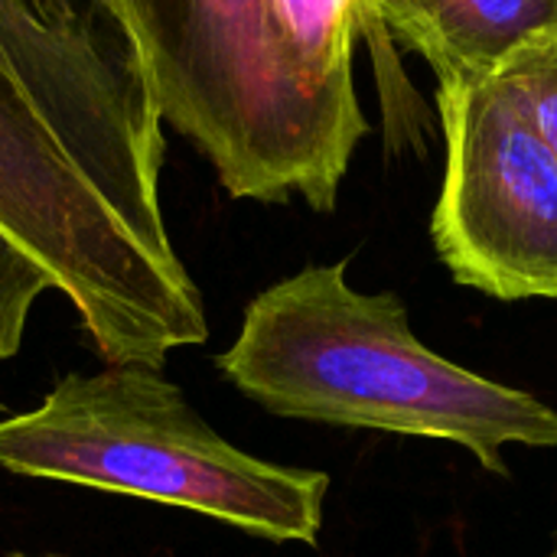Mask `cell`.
Here are the masks:
<instances>
[{
  "mask_svg": "<svg viewBox=\"0 0 557 557\" xmlns=\"http://www.w3.org/2000/svg\"><path fill=\"white\" fill-rule=\"evenodd\" d=\"M219 369L271 414L454 441L496 476L509 444L557 447V411L428 349L405 304L356 290L343 261L258 294Z\"/></svg>",
  "mask_w": 557,
  "mask_h": 557,
  "instance_id": "6da1fadb",
  "label": "cell"
},
{
  "mask_svg": "<svg viewBox=\"0 0 557 557\" xmlns=\"http://www.w3.org/2000/svg\"><path fill=\"white\" fill-rule=\"evenodd\" d=\"M160 121L189 137L235 199L336 206L369 117L300 69L271 0H114Z\"/></svg>",
  "mask_w": 557,
  "mask_h": 557,
  "instance_id": "7a4b0ae2",
  "label": "cell"
},
{
  "mask_svg": "<svg viewBox=\"0 0 557 557\" xmlns=\"http://www.w3.org/2000/svg\"><path fill=\"white\" fill-rule=\"evenodd\" d=\"M0 467L193 509L268 542L317 545L330 476L222 441L160 369L65 375L36 411L0 421Z\"/></svg>",
  "mask_w": 557,
  "mask_h": 557,
  "instance_id": "3957f363",
  "label": "cell"
},
{
  "mask_svg": "<svg viewBox=\"0 0 557 557\" xmlns=\"http://www.w3.org/2000/svg\"><path fill=\"white\" fill-rule=\"evenodd\" d=\"M0 228L72 300L104 366L160 369L170 349L206 343V310L180 258L153 255L124 225L3 65Z\"/></svg>",
  "mask_w": 557,
  "mask_h": 557,
  "instance_id": "277c9868",
  "label": "cell"
},
{
  "mask_svg": "<svg viewBox=\"0 0 557 557\" xmlns=\"http://www.w3.org/2000/svg\"><path fill=\"white\" fill-rule=\"evenodd\" d=\"M0 65L124 225L176 258L160 212L163 121L114 0H0Z\"/></svg>",
  "mask_w": 557,
  "mask_h": 557,
  "instance_id": "5b68a950",
  "label": "cell"
},
{
  "mask_svg": "<svg viewBox=\"0 0 557 557\" xmlns=\"http://www.w3.org/2000/svg\"><path fill=\"white\" fill-rule=\"evenodd\" d=\"M447 140L431 235L467 287L496 300L557 297V160L496 75L437 85Z\"/></svg>",
  "mask_w": 557,
  "mask_h": 557,
  "instance_id": "8992f818",
  "label": "cell"
},
{
  "mask_svg": "<svg viewBox=\"0 0 557 557\" xmlns=\"http://www.w3.org/2000/svg\"><path fill=\"white\" fill-rule=\"evenodd\" d=\"M382 26L421 52L437 85L486 78L529 36L557 29V0H372Z\"/></svg>",
  "mask_w": 557,
  "mask_h": 557,
  "instance_id": "52a82bcc",
  "label": "cell"
},
{
  "mask_svg": "<svg viewBox=\"0 0 557 557\" xmlns=\"http://www.w3.org/2000/svg\"><path fill=\"white\" fill-rule=\"evenodd\" d=\"M271 7L300 69L339 111L366 117L352 82V52L359 36H366L372 52L382 55L385 78H398L392 39L372 0H271Z\"/></svg>",
  "mask_w": 557,
  "mask_h": 557,
  "instance_id": "ba28073f",
  "label": "cell"
},
{
  "mask_svg": "<svg viewBox=\"0 0 557 557\" xmlns=\"http://www.w3.org/2000/svg\"><path fill=\"white\" fill-rule=\"evenodd\" d=\"M522 114L557 160V29H545L519 42L493 72Z\"/></svg>",
  "mask_w": 557,
  "mask_h": 557,
  "instance_id": "9c48e42d",
  "label": "cell"
},
{
  "mask_svg": "<svg viewBox=\"0 0 557 557\" xmlns=\"http://www.w3.org/2000/svg\"><path fill=\"white\" fill-rule=\"evenodd\" d=\"M52 287L49 271L0 228V362L16 356L36 297Z\"/></svg>",
  "mask_w": 557,
  "mask_h": 557,
  "instance_id": "30bf717a",
  "label": "cell"
},
{
  "mask_svg": "<svg viewBox=\"0 0 557 557\" xmlns=\"http://www.w3.org/2000/svg\"><path fill=\"white\" fill-rule=\"evenodd\" d=\"M545 557H557V539H555V548H552V552H548Z\"/></svg>",
  "mask_w": 557,
  "mask_h": 557,
  "instance_id": "8fae6325",
  "label": "cell"
}]
</instances>
